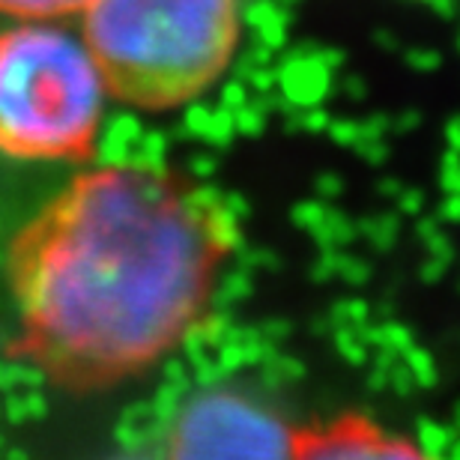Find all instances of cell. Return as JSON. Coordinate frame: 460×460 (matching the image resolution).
<instances>
[{
	"mask_svg": "<svg viewBox=\"0 0 460 460\" xmlns=\"http://www.w3.org/2000/svg\"><path fill=\"white\" fill-rule=\"evenodd\" d=\"M236 243L225 198L177 171L78 173L9 243L22 353L66 392L153 371L204 323Z\"/></svg>",
	"mask_w": 460,
	"mask_h": 460,
	"instance_id": "obj_1",
	"label": "cell"
},
{
	"mask_svg": "<svg viewBox=\"0 0 460 460\" xmlns=\"http://www.w3.org/2000/svg\"><path fill=\"white\" fill-rule=\"evenodd\" d=\"M81 40L108 96L171 111L225 75L239 42L236 0H90Z\"/></svg>",
	"mask_w": 460,
	"mask_h": 460,
	"instance_id": "obj_2",
	"label": "cell"
},
{
	"mask_svg": "<svg viewBox=\"0 0 460 460\" xmlns=\"http://www.w3.org/2000/svg\"><path fill=\"white\" fill-rule=\"evenodd\" d=\"M108 87L81 36L49 22L0 31V155L81 162L93 153Z\"/></svg>",
	"mask_w": 460,
	"mask_h": 460,
	"instance_id": "obj_3",
	"label": "cell"
},
{
	"mask_svg": "<svg viewBox=\"0 0 460 460\" xmlns=\"http://www.w3.org/2000/svg\"><path fill=\"white\" fill-rule=\"evenodd\" d=\"M296 437L272 403L213 385L182 401L168 428V460H293Z\"/></svg>",
	"mask_w": 460,
	"mask_h": 460,
	"instance_id": "obj_4",
	"label": "cell"
},
{
	"mask_svg": "<svg viewBox=\"0 0 460 460\" xmlns=\"http://www.w3.org/2000/svg\"><path fill=\"white\" fill-rule=\"evenodd\" d=\"M293 460H434L416 439L347 412L323 425L299 430Z\"/></svg>",
	"mask_w": 460,
	"mask_h": 460,
	"instance_id": "obj_5",
	"label": "cell"
},
{
	"mask_svg": "<svg viewBox=\"0 0 460 460\" xmlns=\"http://www.w3.org/2000/svg\"><path fill=\"white\" fill-rule=\"evenodd\" d=\"M87 4L90 0H0V15L18 22H58L81 13Z\"/></svg>",
	"mask_w": 460,
	"mask_h": 460,
	"instance_id": "obj_6",
	"label": "cell"
},
{
	"mask_svg": "<svg viewBox=\"0 0 460 460\" xmlns=\"http://www.w3.org/2000/svg\"><path fill=\"white\" fill-rule=\"evenodd\" d=\"M126 460H137V457H126Z\"/></svg>",
	"mask_w": 460,
	"mask_h": 460,
	"instance_id": "obj_7",
	"label": "cell"
}]
</instances>
